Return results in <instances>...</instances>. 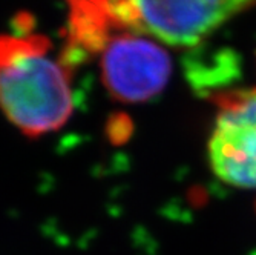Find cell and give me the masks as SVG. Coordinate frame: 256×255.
<instances>
[{"label":"cell","mask_w":256,"mask_h":255,"mask_svg":"<svg viewBox=\"0 0 256 255\" xmlns=\"http://www.w3.org/2000/svg\"><path fill=\"white\" fill-rule=\"evenodd\" d=\"M254 0H68L69 11L97 16L174 46H194Z\"/></svg>","instance_id":"obj_2"},{"label":"cell","mask_w":256,"mask_h":255,"mask_svg":"<svg viewBox=\"0 0 256 255\" xmlns=\"http://www.w3.org/2000/svg\"><path fill=\"white\" fill-rule=\"evenodd\" d=\"M208 140V161L215 175L241 189H256V91L222 92Z\"/></svg>","instance_id":"obj_4"},{"label":"cell","mask_w":256,"mask_h":255,"mask_svg":"<svg viewBox=\"0 0 256 255\" xmlns=\"http://www.w3.org/2000/svg\"><path fill=\"white\" fill-rule=\"evenodd\" d=\"M72 68L22 19L16 31L0 33V111L30 138L62 129L74 111Z\"/></svg>","instance_id":"obj_1"},{"label":"cell","mask_w":256,"mask_h":255,"mask_svg":"<svg viewBox=\"0 0 256 255\" xmlns=\"http://www.w3.org/2000/svg\"><path fill=\"white\" fill-rule=\"evenodd\" d=\"M102 82L120 103H144L166 88L172 62L152 37L130 30L112 31L100 46Z\"/></svg>","instance_id":"obj_3"}]
</instances>
